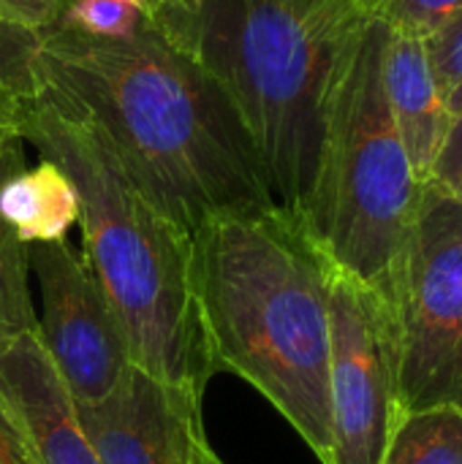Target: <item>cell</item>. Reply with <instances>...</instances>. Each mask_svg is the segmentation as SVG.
Instances as JSON below:
<instances>
[{
  "mask_svg": "<svg viewBox=\"0 0 462 464\" xmlns=\"http://www.w3.org/2000/svg\"><path fill=\"white\" fill-rule=\"evenodd\" d=\"M449 117L462 109V11L422 41Z\"/></svg>",
  "mask_w": 462,
  "mask_h": 464,
  "instance_id": "ac0fdd59",
  "label": "cell"
},
{
  "mask_svg": "<svg viewBox=\"0 0 462 464\" xmlns=\"http://www.w3.org/2000/svg\"><path fill=\"white\" fill-rule=\"evenodd\" d=\"M384 38L381 22L359 16L340 44L319 169L300 218L338 269L387 302L422 182L389 114L381 76Z\"/></svg>",
  "mask_w": 462,
  "mask_h": 464,
  "instance_id": "5b68a950",
  "label": "cell"
},
{
  "mask_svg": "<svg viewBox=\"0 0 462 464\" xmlns=\"http://www.w3.org/2000/svg\"><path fill=\"white\" fill-rule=\"evenodd\" d=\"M25 103H27V98H22L19 92L0 84V152L16 141H22L19 139V122L25 114Z\"/></svg>",
  "mask_w": 462,
  "mask_h": 464,
  "instance_id": "603a6c76",
  "label": "cell"
},
{
  "mask_svg": "<svg viewBox=\"0 0 462 464\" xmlns=\"http://www.w3.org/2000/svg\"><path fill=\"white\" fill-rule=\"evenodd\" d=\"M41 288L35 334L76 408L106 400L133 367L125 332L82 253L63 242L27 245Z\"/></svg>",
  "mask_w": 462,
  "mask_h": 464,
  "instance_id": "ba28073f",
  "label": "cell"
},
{
  "mask_svg": "<svg viewBox=\"0 0 462 464\" xmlns=\"http://www.w3.org/2000/svg\"><path fill=\"white\" fill-rule=\"evenodd\" d=\"M381 464H462V408L430 405L400 416Z\"/></svg>",
  "mask_w": 462,
  "mask_h": 464,
  "instance_id": "4fadbf2b",
  "label": "cell"
},
{
  "mask_svg": "<svg viewBox=\"0 0 462 464\" xmlns=\"http://www.w3.org/2000/svg\"><path fill=\"white\" fill-rule=\"evenodd\" d=\"M152 24V0H60L49 30L87 38H125Z\"/></svg>",
  "mask_w": 462,
  "mask_h": 464,
  "instance_id": "9a60e30c",
  "label": "cell"
},
{
  "mask_svg": "<svg viewBox=\"0 0 462 464\" xmlns=\"http://www.w3.org/2000/svg\"><path fill=\"white\" fill-rule=\"evenodd\" d=\"M308 8L329 16V19H340V22H349V19H357L362 16V5L368 0H302Z\"/></svg>",
  "mask_w": 462,
  "mask_h": 464,
  "instance_id": "cb8c5ba5",
  "label": "cell"
},
{
  "mask_svg": "<svg viewBox=\"0 0 462 464\" xmlns=\"http://www.w3.org/2000/svg\"><path fill=\"white\" fill-rule=\"evenodd\" d=\"M22 160H25L22 141L3 150L0 152V179ZM27 272H30L27 245L0 218V353L8 345H14L22 334L33 332L38 326V318H35L33 302H30Z\"/></svg>",
  "mask_w": 462,
  "mask_h": 464,
  "instance_id": "5bb4252c",
  "label": "cell"
},
{
  "mask_svg": "<svg viewBox=\"0 0 462 464\" xmlns=\"http://www.w3.org/2000/svg\"><path fill=\"white\" fill-rule=\"evenodd\" d=\"M38 84L101 130L144 196L185 234L275 204L229 98L155 24L125 38L44 30Z\"/></svg>",
  "mask_w": 462,
  "mask_h": 464,
  "instance_id": "6da1fadb",
  "label": "cell"
},
{
  "mask_svg": "<svg viewBox=\"0 0 462 464\" xmlns=\"http://www.w3.org/2000/svg\"><path fill=\"white\" fill-rule=\"evenodd\" d=\"M0 394L14 411L35 464H101L76 402L35 329L0 353Z\"/></svg>",
  "mask_w": 462,
  "mask_h": 464,
  "instance_id": "30bf717a",
  "label": "cell"
},
{
  "mask_svg": "<svg viewBox=\"0 0 462 464\" xmlns=\"http://www.w3.org/2000/svg\"><path fill=\"white\" fill-rule=\"evenodd\" d=\"M381 76L392 122L417 179L425 185L452 122L438 92L425 44L414 35L387 30Z\"/></svg>",
  "mask_w": 462,
  "mask_h": 464,
  "instance_id": "8fae6325",
  "label": "cell"
},
{
  "mask_svg": "<svg viewBox=\"0 0 462 464\" xmlns=\"http://www.w3.org/2000/svg\"><path fill=\"white\" fill-rule=\"evenodd\" d=\"M387 304L400 416L447 402L462 408V198L422 185Z\"/></svg>",
  "mask_w": 462,
  "mask_h": 464,
  "instance_id": "8992f818",
  "label": "cell"
},
{
  "mask_svg": "<svg viewBox=\"0 0 462 464\" xmlns=\"http://www.w3.org/2000/svg\"><path fill=\"white\" fill-rule=\"evenodd\" d=\"M462 11V0H368L362 16L381 22L392 33L414 35L419 41L438 33Z\"/></svg>",
  "mask_w": 462,
  "mask_h": 464,
  "instance_id": "2e32d148",
  "label": "cell"
},
{
  "mask_svg": "<svg viewBox=\"0 0 462 464\" xmlns=\"http://www.w3.org/2000/svg\"><path fill=\"white\" fill-rule=\"evenodd\" d=\"M191 464H226L210 446H207V438H202L193 449V457H191Z\"/></svg>",
  "mask_w": 462,
  "mask_h": 464,
  "instance_id": "d4e9b609",
  "label": "cell"
},
{
  "mask_svg": "<svg viewBox=\"0 0 462 464\" xmlns=\"http://www.w3.org/2000/svg\"><path fill=\"white\" fill-rule=\"evenodd\" d=\"M428 185H433L455 198H462V109L449 122L444 144L430 169Z\"/></svg>",
  "mask_w": 462,
  "mask_h": 464,
  "instance_id": "d6986e66",
  "label": "cell"
},
{
  "mask_svg": "<svg viewBox=\"0 0 462 464\" xmlns=\"http://www.w3.org/2000/svg\"><path fill=\"white\" fill-rule=\"evenodd\" d=\"M329 464H381L400 421L398 340L381 294L332 264Z\"/></svg>",
  "mask_w": 462,
  "mask_h": 464,
  "instance_id": "52a82bcc",
  "label": "cell"
},
{
  "mask_svg": "<svg viewBox=\"0 0 462 464\" xmlns=\"http://www.w3.org/2000/svg\"><path fill=\"white\" fill-rule=\"evenodd\" d=\"M0 218L25 245L63 242L79 223V196L54 160H22L0 179Z\"/></svg>",
  "mask_w": 462,
  "mask_h": 464,
  "instance_id": "7c38bea8",
  "label": "cell"
},
{
  "mask_svg": "<svg viewBox=\"0 0 462 464\" xmlns=\"http://www.w3.org/2000/svg\"><path fill=\"white\" fill-rule=\"evenodd\" d=\"M0 464H35L27 440L22 435V427L8 408V402L0 394Z\"/></svg>",
  "mask_w": 462,
  "mask_h": 464,
  "instance_id": "7402d4cb",
  "label": "cell"
},
{
  "mask_svg": "<svg viewBox=\"0 0 462 464\" xmlns=\"http://www.w3.org/2000/svg\"><path fill=\"white\" fill-rule=\"evenodd\" d=\"M60 0H0V14L16 24H25L35 33L52 27Z\"/></svg>",
  "mask_w": 462,
  "mask_h": 464,
  "instance_id": "44dd1931",
  "label": "cell"
},
{
  "mask_svg": "<svg viewBox=\"0 0 462 464\" xmlns=\"http://www.w3.org/2000/svg\"><path fill=\"white\" fill-rule=\"evenodd\" d=\"M359 19V16H357ZM357 19L302 0H199L191 54L240 117L272 201L302 215L340 44Z\"/></svg>",
  "mask_w": 462,
  "mask_h": 464,
  "instance_id": "277c9868",
  "label": "cell"
},
{
  "mask_svg": "<svg viewBox=\"0 0 462 464\" xmlns=\"http://www.w3.org/2000/svg\"><path fill=\"white\" fill-rule=\"evenodd\" d=\"M191 288L212 372L251 383L329 464L332 261L305 220L272 204L202 223Z\"/></svg>",
  "mask_w": 462,
  "mask_h": 464,
  "instance_id": "7a4b0ae2",
  "label": "cell"
},
{
  "mask_svg": "<svg viewBox=\"0 0 462 464\" xmlns=\"http://www.w3.org/2000/svg\"><path fill=\"white\" fill-rule=\"evenodd\" d=\"M76 411L101 464H191L204 438L202 400L136 364L106 400Z\"/></svg>",
  "mask_w": 462,
  "mask_h": 464,
  "instance_id": "9c48e42d",
  "label": "cell"
},
{
  "mask_svg": "<svg viewBox=\"0 0 462 464\" xmlns=\"http://www.w3.org/2000/svg\"><path fill=\"white\" fill-rule=\"evenodd\" d=\"M196 8H199V0H152L155 27H158L169 41H174L180 49L191 52Z\"/></svg>",
  "mask_w": 462,
  "mask_h": 464,
  "instance_id": "ffe728a7",
  "label": "cell"
},
{
  "mask_svg": "<svg viewBox=\"0 0 462 464\" xmlns=\"http://www.w3.org/2000/svg\"><path fill=\"white\" fill-rule=\"evenodd\" d=\"M38 49L41 33L16 24L0 14V84L33 98L38 92Z\"/></svg>",
  "mask_w": 462,
  "mask_h": 464,
  "instance_id": "e0dca14e",
  "label": "cell"
},
{
  "mask_svg": "<svg viewBox=\"0 0 462 464\" xmlns=\"http://www.w3.org/2000/svg\"><path fill=\"white\" fill-rule=\"evenodd\" d=\"M19 139L71 177L82 256L125 332L133 364L202 400L215 372L191 288V234L144 196L90 120L41 87L25 103Z\"/></svg>",
  "mask_w": 462,
  "mask_h": 464,
  "instance_id": "3957f363",
  "label": "cell"
}]
</instances>
